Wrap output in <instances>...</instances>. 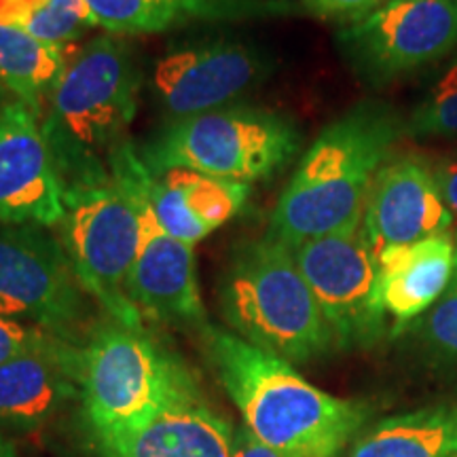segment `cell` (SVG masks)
I'll return each mask as SVG.
<instances>
[{
	"label": "cell",
	"instance_id": "44dd1931",
	"mask_svg": "<svg viewBox=\"0 0 457 457\" xmlns=\"http://www.w3.org/2000/svg\"><path fill=\"white\" fill-rule=\"evenodd\" d=\"M0 24L45 43L71 45L96 26L85 0H0Z\"/></svg>",
	"mask_w": 457,
	"mask_h": 457
},
{
	"label": "cell",
	"instance_id": "d6986e66",
	"mask_svg": "<svg viewBox=\"0 0 457 457\" xmlns=\"http://www.w3.org/2000/svg\"><path fill=\"white\" fill-rule=\"evenodd\" d=\"M77 55L71 45L45 43L15 26L0 24V87L43 108Z\"/></svg>",
	"mask_w": 457,
	"mask_h": 457
},
{
	"label": "cell",
	"instance_id": "4dcf8cb0",
	"mask_svg": "<svg viewBox=\"0 0 457 457\" xmlns=\"http://www.w3.org/2000/svg\"><path fill=\"white\" fill-rule=\"evenodd\" d=\"M0 447H11V443H9V441H4V438L0 436Z\"/></svg>",
	"mask_w": 457,
	"mask_h": 457
},
{
	"label": "cell",
	"instance_id": "4fadbf2b",
	"mask_svg": "<svg viewBox=\"0 0 457 457\" xmlns=\"http://www.w3.org/2000/svg\"><path fill=\"white\" fill-rule=\"evenodd\" d=\"M453 222L455 216L445 204L432 163L409 153L390 157L377 171L360 227L379 256L396 245L449 233Z\"/></svg>",
	"mask_w": 457,
	"mask_h": 457
},
{
	"label": "cell",
	"instance_id": "6da1fadb",
	"mask_svg": "<svg viewBox=\"0 0 457 457\" xmlns=\"http://www.w3.org/2000/svg\"><path fill=\"white\" fill-rule=\"evenodd\" d=\"M204 350L244 424L279 457H341L369 409L322 392L288 360L228 330L205 327Z\"/></svg>",
	"mask_w": 457,
	"mask_h": 457
},
{
	"label": "cell",
	"instance_id": "5bb4252c",
	"mask_svg": "<svg viewBox=\"0 0 457 457\" xmlns=\"http://www.w3.org/2000/svg\"><path fill=\"white\" fill-rule=\"evenodd\" d=\"M265 77V57L239 43L179 49L159 60L153 74L157 100L171 119L231 106Z\"/></svg>",
	"mask_w": 457,
	"mask_h": 457
},
{
	"label": "cell",
	"instance_id": "83f0119b",
	"mask_svg": "<svg viewBox=\"0 0 457 457\" xmlns=\"http://www.w3.org/2000/svg\"><path fill=\"white\" fill-rule=\"evenodd\" d=\"M432 171L434 179L438 182V188L443 193L445 204L449 205L451 214L457 220V151L434 159Z\"/></svg>",
	"mask_w": 457,
	"mask_h": 457
},
{
	"label": "cell",
	"instance_id": "52a82bcc",
	"mask_svg": "<svg viewBox=\"0 0 457 457\" xmlns=\"http://www.w3.org/2000/svg\"><path fill=\"white\" fill-rule=\"evenodd\" d=\"M64 210L62 245L85 293L104 307L108 318L125 327H145V318L125 295L140 239L134 205L108 174L66 187Z\"/></svg>",
	"mask_w": 457,
	"mask_h": 457
},
{
	"label": "cell",
	"instance_id": "ffe728a7",
	"mask_svg": "<svg viewBox=\"0 0 457 457\" xmlns=\"http://www.w3.org/2000/svg\"><path fill=\"white\" fill-rule=\"evenodd\" d=\"M108 34H153L214 11L212 0H85Z\"/></svg>",
	"mask_w": 457,
	"mask_h": 457
},
{
	"label": "cell",
	"instance_id": "5b68a950",
	"mask_svg": "<svg viewBox=\"0 0 457 457\" xmlns=\"http://www.w3.org/2000/svg\"><path fill=\"white\" fill-rule=\"evenodd\" d=\"M299 146L301 131L284 114L225 106L171 119L138 153L157 179L170 170H193L250 185L282 170Z\"/></svg>",
	"mask_w": 457,
	"mask_h": 457
},
{
	"label": "cell",
	"instance_id": "7402d4cb",
	"mask_svg": "<svg viewBox=\"0 0 457 457\" xmlns=\"http://www.w3.org/2000/svg\"><path fill=\"white\" fill-rule=\"evenodd\" d=\"M159 179L180 193L191 214L210 231L225 225L233 214H237L250 193V185L245 182L216 179L193 170H170Z\"/></svg>",
	"mask_w": 457,
	"mask_h": 457
},
{
	"label": "cell",
	"instance_id": "30bf717a",
	"mask_svg": "<svg viewBox=\"0 0 457 457\" xmlns=\"http://www.w3.org/2000/svg\"><path fill=\"white\" fill-rule=\"evenodd\" d=\"M0 316L79 341L87 320L85 288L64 245L45 227H0Z\"/></svg>",
	"mask_w": 457,
	"mask_h": 457
},
{
	"label": "cell",
	"instance_id": "cb8c5ba5",
	"mask_svg": "<svg viewBox=\"0 0 457 457\" xmlns=\"http://www.w3.org/2000/svg\"><path fill=\"white\" fill-rule=\"evenodd\" d=\"M140 182L153 212H155L157 220L162 222V227L170 233V236H174L176 239H180V242L185 244L195 245L197 242H202L205 236L212 233L202 220H197L195 216L191 214V210L187 208L180 193L176 191L174 187H170L165 180L153 176L146 165L142 168Z\"/></svg>",
	"mask_w": 457,
	"mask_h": 457
},
{
	"label": "cell",
	"instance_id": "2e32d148",
	"mask_svg": "<svg viewBox=\"0 0 457 457\" xmlns=\"http://www.w3.org/2000/svg\"><path fill=\"white\" fill-rule=\"evenodd\" d=\"M81 347L51 337L0 367V424L32 430L81 398Z\"/></svg>",
	"mask_w": 457,
	"mask_h": 457
},
{
	"label": "cell",
	"instance_id": "9c48e42d",
	"mask_svg": "<svg viewBox=\"0 0 457 457\" xmlns=\"http://www.w3.org/2000/svg\"><path fill=\"white\" fill-rule=\"evenodd\" d=\"M362 81L384 87L436 66L457 49V0H387L337 34Z\"/></svg>",
	"mask_w": 457,
	"mask_h": 457
},
{
	"label": "cell",
	"instance_id": "9a60e30c",
	"mask_svg": "<svg viewBox=\"0 0 457 457\" xmlns=\"http://www.w3.org/2000/svg\"><path fill=\"white\" fill-rule=\"evenodd\" d=\"M233 426L193 390L131 424L91 432L100 457H231Z\"/></svg>",
	"mask_w": 457,
	"mask_h": 457
},
{
	"label": "cell",
	"instance_id": "8fae6325",
	"mask_svg": "<svg viewBox=\"0 0 457 457\" xmlns=\"http://www.w3.org/2000/svg\"><path fill=\"white\" fill-rule=\"evenodd\" d=\"M295 261L316 296L335 347H370L386 333L379 296V262L362 227L307 239L293 248Z\"/></svg>",
	"mask_w": 457,
	"mask_h": 457
},
{
	"label": "cell",
	"instance_id": "ac0fdd59",
	"mask_svg": "<svg viewBox=\"0 0 457 457\" xmlns=\"http://www.w3.org/2000/svg\"><path fill=\"white\" fill-rule=\"evenodd\" d=\"M347 457H457V398L381 420Z\"/></svg>",
	"mask_w": 457,
	"mask_h": 457
},
{
	"label": "cell",
	"instance_id": "3957f363",
	"mask_svg": "<svg viewBox=\"0 0 457 457\" xmlns=\"http://www.w3.org/2000/svg\"><path fill=\"white\" fill-rule=\"evenodd\" d=\"M140 68L129 45L102 34L72 57L47 98L43 129L62 185L108 176L104 162L128 138L140 98Z\"/></svg>",
	"mask_w": 457,
	"mask_h": 457
},
{
	"label": "cell",
	"instance_id": "484cf974",
	"mask_svg": "<svg viewBox=\"0 0 457 457\" xmlns=\"http://www.w3.org/2000/svg\"><path fill=\"white\" fill-rule=\"evenodd\" d=\"M51 337L47 330L38 327H26L13 318L0 316V367L11 362V360L24 356V353L37 350Z\"/></svg>",
	"mask_w": 457,
	"mask_h": 457
},
{
	"label": "cell",
	"instance_id": "f1b7e54d",
	"mask_svg": "<svg viewBox=\"0 0 457 457\" xmlns=\"http://www.w3.org/2000/svg\"><path fill=\"white\" fill-rule=\"evenodd\" d=\"M231 457H279L271 447L259 441L248 426L242 424L233 428L231 438Z\"/></svg>",
	"mask_w": 457,
	"mask_h": 457
},
{
	"label": "cell",
	"instance_id": "4316f807",
	"mask_svg": "<svg viewBox=\"0 0 457 457\" xmlns=\"http://www.w3.org/2000/svg\"><path fill=\"white\" fill-rule=\"evenodd\" d=\"M386 3L387 0H301L303 7L312 15L322 17V20L343 21L347 26L364 20Z\"/></svg>",
	"mask_w": 457,
	"mask_h": 457
},
{
	"label": "cell",
	"instance_id": "603a6c76",
	"mask_svg": "<svg viewBox=\"0 0 457 457\" xmlns=\"http://www.w3.org/2000/svg\"><path fill=\"white\" fill-rule=\"evenodd\" d=\"M417 138H457V62L434 81L407 119Z\"/></svg>",
	"mask_w": 457,
	"mask_h": 457
},
{
	"label": "cell",
	"instance_id": "277c9868",
	"mask_svg": "<svg viewBox=\"0 0 457 457\" xmlns=\"http://www.w3.org/2000/svg\"><path fill=\"white\" fill-rule=\"evenodd\" d=\"M219 305L233 335L290 364L310 362L335 347L293 248L270 233L239 244L228 256Z\"/></svg>",
	"mask_w": 457,
	"mask_h": 457
},
{
	"label": "cell",
	"instance_id": "ba28073f",
	"mask_svg": "<svg viewBox=\"0 0 457 457\" xmlns=\"http://www.w3.org/2000/svg\"><path fill=\"white\" fill-rule=\"evenodd\" d=\"M106 168L138 219V254L131 267L125 295L142 318L174 327H191L199 333L210 327L199 295L193 245L180 242L162 227L142 191L140 153L125 138L106 159Z\"/></svg>",
	"mask_w": 457,
	"mask_h": 457
},
{
	"label": "cell",
	"instance_id": "1f68e13d",
	"mask_svg": "<svg viewBox=\"0 0 457 457\" xmlns=\"http://www.w3.org/2000/svg\"><path fill=\"white\" fill-rule=\"evenodd\" d=\"M453 282H455V284H457V270H455V279H453Z\"/></svg>",
	"mask_w": 457,
	"mask_h": 457
},
{
	"label": "cell",
	"instance_id": "7a4b0ae2",
	"mask_svg": "<svg viewBox=\"0 0 457 457\" xmlns=\"http://www.w3.org/2000/svg\"><path fill=\"white\" fill-rule=\"evenodd\" d=\"M407 134V121L386 102L352 106L320 131L273 208L270 236L290 248L362 222L377 171Z\"/></svg>",
	"mask_w": 457,
	"mask_h": 457
},
{
	"label": "cell",
	"instance_id": "f546056e",
	"mask_svg": "<svg viewBox=\"0 0 457 457\" xmlns=\"http://www.w3.org/2000/svg\"><path fill=\"white\" fill-rule=\"evenodd\" d=\"M0 457H17L13 445L11 447H0Z\"/></svg>",
	"mask_w": 457,
	"mask_h": 457
},
{
	"label": "cell",
	"instance_id": "d4e9b609",
	"mask_svg": "<svg viewBox=\"0 0 457 457\" xmlns=\"http://www.w3.org/2000/svg\"><path fill=\"white\" fill-rule=\"evenodd\" d=\"M417 335L438 360L457 364V284L438 299L417 324Z\"/></svg>",
	"mask_w": 457,
	"mask_h": 457
},
{
	"label": "cell",
	"instance_id": "e0dca14e",
	"mask_svg": "<svg viewBox=\"0 0 457 457\" xmlns=\"http://www.w3.org/2000/svg\"><path fill=\"white\" fill-rule=\"evenodd\" d=\"M379 296L396 328L424 316L455 279V237L451 233L396 245L377 256Z\"/></svg>",
	"mask_w": 457,
	"mask_h": 457
},
{
	"label": "cell",
	"instance_id": "8992f818",
	"mask_svg": "<svg viewBox=\"0 0 457 457\" xmlns=\"http://www.w3.org/2000/svg\"><path fill=\"white\" fill-rule=\"evenodd\" d=\"M193 390L199 386L187 364L145 327L108 318L81 347V407L89 434L131 424Z\"/></svg>",
	"mask_w": 457,
	"mask_h": 457
},
{
	"label": "cell",
	"instance_id": "7c38bea8",
	"mask_svg": "<svg viewBox=\"0 0 457 457\" xmlns=\"http://www.w3.org/2000/svg\"><path fill=\"white\" fill-rule=\"evenodd\" d=\"M64 185L43 129V108L0 100V225L57 227Z\"/></svg>",
	"mask_w": 457,
	"mask_h": 457
}]
</instances>
